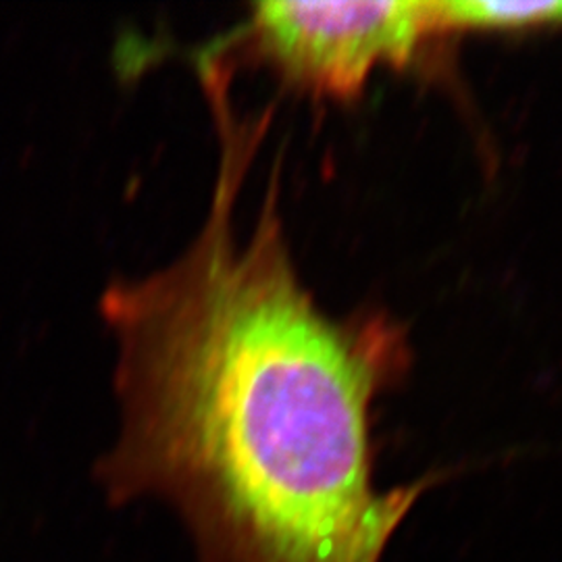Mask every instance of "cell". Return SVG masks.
Returning a JSON list of instances; mask_svg holds the SVG:
<instances>
[{"label":"cell","instance_id":"cell-1","mask_svg":"<svg viewBox=\"0 0 562 562\" xmlns=\"http://www.w3.org/2000/svg\"><path fill=\"white\" fill-rule=\"evenodd\" d=\"M220 167L201 229L101 296L120 427L97 464L111 504L159 503L199 562H380L423 485L378 494V364L317 308L292 262L278 181L252 232L234 209L261 138L211 94Z\"/></svg>","mask_w":562,"mask_h":562},{"label":"cell","instance_id":"cell-2","mask_svg":"<svg viewBox=\"0 0 562 562\" xmlns=\"http://www.w3.org/2000/svg\"><path fill=\"white\" fill-rule=\"evenodd\" d=\"M431 34V2L423 0H269L206 46L223 59L261 60L308 90L346 99L361 92L375 67L411 59Z\"/></svg>","mask_w":562,"mask_h":562},{"label":"cell","instance_id":"cell-3","mask_svg":"<svg viewBox=\"0 0 562 562\" xmlns=\"http://www.w3.org/2000/svg\"><path fill=\"white\" fill-rule=\"evenodd\" d=\"M436 34L454 30H519L562 25V0L515 2V0H450L431 2Z\"/></svg>","mask_w":562,"mask_h":562}]
</instances>
